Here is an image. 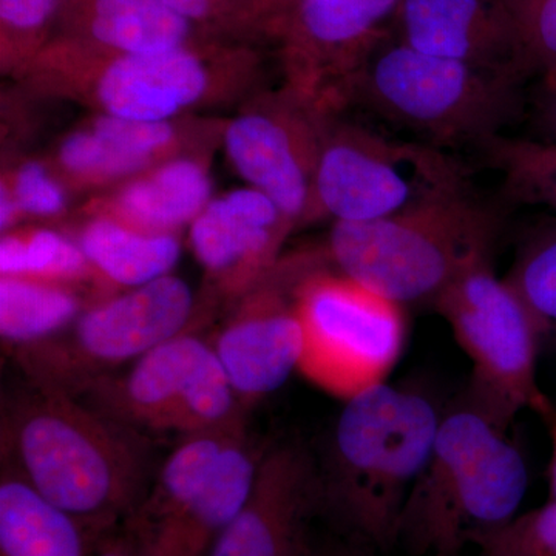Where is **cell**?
Listing matches in <instances>:
<instances>
[{
	"label": "cell",
	"instance_id": "35",
	"mask_svg": "<svg viewBox=\"0 0 556 556\" xmlns=\"http://www.w3.org/2000/svg\"><path fill=\"white\" fill-rule=\"evenodd\" d=\"M295 0H249L255 36L260 43L274 42Z\"/></svg>",
	"mask_w": 556,
	"mask_h": 556
},
{
	"label": "cell",
	"instance_id": "22",
	"mask_svg": "<svg viewBox=\"0 0 556 556\" xmlns=\"http://www.w3.org/2000/svg\"><path fill=\"white\" fill-rule=\"evenodd\" d=\"M75 239L113 292L169 276L181 257L178 236L146 232L105 215H83Z\"/></svg>",
	"mask_w": 556,
	"mask_h": 556
},
{
	"label": "cell",
	"instance_id": "27",
	"mask_svg": "<svg viewBox=\"0 0 556 556\" xmlns=\"http://www.w3.org/2000/svg\"><path fill=\"white\" fill-rule=\"evenodd\" d=\"M503 177L506 200L556 214V144L533 137H500L478 149Z\"/></svg>",
	"mask_w": 556,
	"mask_h": 556
},
{
	"label": "cell",
	"instance_id": "1",
	"mask_svg": "<svg viewBox=\"0 0 556 556\" xmlns=\"http://www.w3.org/2000/svg\"><path fill=\"white\" fill-rule=\"evenodd\" d=\"M2 470L109 536L149 489L148 437L79 399L24 379L2 397Z\"/></svg>",
	"mask_w": 556,
	"mask_h": 556
},
{
	"label": "cell",
	"instance_id": "30",
	"mask_svg": "<svg viewBox=\"0 0 556 556\" xmlns=\"http://www.w3.org/2000/svg\"><path fill=\"white\" fill-rule=\"evenodd\" d=\"M529 80L556 78V0H501Z\"/></svg>",
	"mask_w": 556,
	"mask_h": 556
},
{
	"label": "cell",
	"instance_id": "6",
	"mask_svg": "<svg viewBox=\"0 0 556 556\" xmlns=\"http://www.w3.org/2000/svg\"><path fill=\"white\" fill-rule=\"evenodd\" d=\"M527 80L430 56L393 38L369 60L354 102L439 149H479L527 115Z\"/></svg>",
	"mask_w": 556,
	"mask_h": 556
},
{
	"label": "cell",
	"instance_id": "8",
	"mask_svg": "<svg viewBox=\"0 0 556 556\" xmlns=\"http://www.w3.org/2000/svg\"><path fill=\"white\" fill-rule=\"evenodd\" d=\"M316 263L311 258L294 287L303 332L299 371L345 402L386 383L401 361L408 334L405 306Z\"/></svg>",
	"mask_w": 556,
	"mask_h": 556
},
{
	"label": "cell",
	"instance_id": "29",
	"mask_svg": "<svg viewBox=\"0 0 556 556\" xmlns=\"http://www.w3.org/2000/svg\"><path fill=\"white\" fill-rule=\"evenodd\" d=\"M65 0H0V72L20 79L49 46Z\"/></svg>",
	"mask_w": 556,
	"mask_h": 556
},
{
	"label": "cell",
	"instance_id": "26",
	"mask_svg": "<svg viewBox=\"0 0 556 556\" xmlns=\"http://www.w3.org/2000/svg\"><path fill=\"white\" fill-rule=\"evenodd\" d=\"M0 276L90 285L115 294L91 268L75 237L42 226H27L2 233Z\"/></svg>",
	"mask_w": 556,
	"mask_h": 556
},
{
	"label": "cell",
	"instance_id": "18",
	"mask_svg": "<svg viewBox=\"0 0 556 556\" xmlns=\"http://www.w3.org/2000/svg\"><path fill=\"white\" fill-rule=\"evenodd\" d=\"M212 199L211 153H192L164 161L91 195L80 214L105 215L146 232L178 236Z\"/></svg>",
	"mask_w": 556,
	"mask_h": 556
},
{
	"label": "cell",
	"instance_id": "25",
	"mask_svg": "<svg viewBox=\"0 0 556 556\" xmlns=\"http://www.w3.org/2000/svg\"><path fill=\"white\" fill-rule=\"evenodd\" d=\"M47 163L72 195H97L150 169L119 142L98 130L89 118L58 141Z\"/></svg>",
	"mask_w": 556,
	"mask_h": 556
},
{
	"label": "cell",
	"instance_id": "20",
	"mask_svg": "<svg viewBox=\"0 0 556 556\" xmlns=\"http://www.w3.org/2000/svg\"><path fill=\"white\" fill-rule=\"evenodd\" d=\"M244 430V420H240L232 426L182 437L123 525V535L139 554H149L177 525L206 484L223 450Z\"/></svg>",
	"mask_w": 556,
	"mask_h": 556
},
{
	"label": "cell",
	"instance_id": "33",
	"mask_svg": "<svg viewBox=\"0 0 556 556\" xmlns=\"http://www.w3.org/2000/svg\"><path fill=\"white\" fill-rule=\"evenodd\" d=\"M169 9L206 35L258 42L249 0H163Z\"/></svg>",
	"mask_w": 556,
	"mask_h": 556
},
{
	"label": "cell",
	"instance_id": "19",
	"mask_svg": "<svg viewBox=\"0 0 556 556\" xmlns=\"http://www.w3.org/2000/svg\"><path fill=\"white\" fill-rule=\"evenodd\" d=\"M208 36L163 0H65L51 40L129 54L177 49Z\"/></svg>",
	"mask_w": 556,
	"mask_h": 556
},
{
	"label": "cell",
	"instance_id": "10",
	"mask_svg": "<svg viewBox=\"0 0 556 556\" xmlns=\"http://www.w3.org/2000/svg\"><path fill=\"white\" fill-rule=\"evenodd\" d=\"M470 358L466 404L508 431L522 409L536 415L551 399L541 391L535 325L492 260L466 270L433 303Z\"/></svg>",
	"mask_w": 556,
	"mask_h": 556
},
{
	"label": "cell",
	"instance_id": "21",
	"mask_svg": "<svg viewBox=\"0 0 556 556\" xmlns=\"http://www.w3.org/2000/svg\"><path fill=\"white\" fill-rule=\"evenodd\" d=\"M263 453L237 434L219 455L211 477L166 536L144 556H207L223 530L247 504Z\"/></svg>",
	"mask_w": 556,
	"mask_h": 556
},
{
	"label": "cell",
	"instance_id": "24",
	"mask_svg": "<svg viewBox=\"0 0 556 556\" xmlns=\"http://www.w3.org/2000/svg\"><path fill=\"white\" fill-rule=\"evenodd\" d=\"M104 289L40 278L0 276L3 345L39 342L70 327L89 306L109 298Z\"/></svg>",
	"mask_w": 556,
	"mask_h": 556
},
{
	"label": "cell",
	"instance_id": "9",
	"mask_svg": "<svg viewBox=\"0 0 556 556\" xmlns=\"http://www.w3.org/2000/svg\"><path fill=\"white\" fill-rule=\"evenodd\" d=\"M467 186L466 167L445 150L338 116L321 141L309 223L375 222Z\"/></svg>",
	"mask_w": 556,
	"mask_h": 556
},
{
	"label": "cell",
	"instance_id": "7",
	"mask_svg": "<svg viewBox=\"0 0 556 556\" xmlns=\"http://www.w3.org/2000/svg\"><path fill=\"white\" fill-rule=\"evenodd\" d=\"M197 308L188 281L169 274L115 292L58 334L10 353L28 382L80 399L123 365L192 329Z\"/></svg>",
	"mask_w": 556,
	"mask_h": 556
},
{
	"label": "cell",
	"instance_id": "38",
	"mask_svg": "<svg viewBox=\"0 0 556 556\" xmlns=\"http://www.w3.org/2000/svg\"><path fill=\"white\" fill-rule=\"evenodd\" d=\"M91 556H141L126 536L104 538Z\"/></svg>",
	"mask_w": 556,
	"mask_h": 556
},
{
	"label": "cell",
	"instance_id": "4",
	"mask_svg": "<svg viewBox=\"0 0 556 556\" xmlns=\"http://www.w3.org/2000/svg\"><path fill=\"white\" fill-rule=\"evenodd\" d=\"M527 490L521 450L464 402L442 417L402 511L396 547L409 556L464 554L471 536L517 517Z\"/></svg>",
	"mask_w": 556,
	"mask_h": 556
},
{
	"label": "cell",
	"instance_id": "23",
	"mask_svg": "<svg viewBox=\"0 0 556 556\" xmlns=\"http://www.w3.org/2000/svg\"><path fill=\"white\" fill-rule=\"evenodd\" d=\"M102 540L16 475L2 470L0 556H91Z\"/></svg>",
	"mask_w": 556,
	"mask_h": 556
},
{
	"label": "cell",
	"instance_id": "37",
	"mask_svg": "<svg viewBox=\"0 0 556 556\" xmlns=\"http://www.w3.org/2000/svg\"><path fill=\"white\" fill-rule=\"evenodd\" d=\"M372 551H375V547L351 538L350 543L342 544V546L314 547L311 544L303 556H371Z\"/></svg>",
	"mask_w": 556,
	"mask_h": 556
},
{
	"label": "cell",
	"instance_id": "16",
	"mask_svg": "<svg viewBox=\"0 0 556 556\" xmlns=\"http://www.w3.org/2000/svg\"><path fill=\"white\" fill-rule=\"evenodd\" d=\"M294 229L273 200L244 186L208 201L189 243L214 294L233 305L276 268Z\"/></svg>",
	"mask_w": 556,
	"mask_h": 556
},
{
	"label": "cell",
	"instance_id": "32",
	"mask_svg": "<svg viewBox=\"0 0 556 556\" xmlns=\"http://www.w3.org/2000/svg\"><path fill=\"white\" fill-rule=\"evenodd\" d=\"M0 193L9 197L22 222L60 218L68 211L70 190L47 160H22L2 172Z\"/></svg>",
	"mask_w": 556,
	"mask_h": 556
},
{
	"label": "cell",
	"instance_id": "11",
	"mask_svg": "<svg viewBox=\"0 0 556 556\" xmlns=\"http://www.w3.org/2000/svg\"><path fill=\"white\" fill-rule=\"evenodd\" d=\"M79 401L142 434L188 437L232 426L247 412L214 346L193 328L100 380Z\"/></svg>",
	"mask_w": 556,
	"mask_h": 556
},
{
	"label": "cell",
	"instance_id": "3",
	"mask_svg": "<svg viewBox=\"0 0 556 556\" xmlns=\"http://www.w3.org/2000/svg\"><path fill=\"white\" fill-rule=\"evenodd\" d=\"M442 417L416 388L386 382L348 399L318 466L321 510L354 540L378 551L396 547L402 511Z\"/></svg>",
	"mask_w": 556,
	"mask_h": 556
},
{
	"label": "cell",
	"instance_id": "28",
	"mask_svg": "<svg viewBox=\"0 0 556 556\" xmlns=\"http://www.w3.org/2000/svg\"><path fill=\"white\" fill-rule=\"evenodd\" d=\"M530 232L504 280L532 318L541 346L556 343V214Z\"/></svg>",
	"mask_w": 556,
	"mask_h": 556
},
{
	"label": "cell",
	"instance_id": "12",
	"mask_svg": "<svg viewBox=\"0 0 556 556\" xmlns=\"http://www.w3.org/2000/svg\"><path fill=\"white\" fill-rule=\"evenodd\" d=\"M401 0H295L274 43L285 89L311 112L338 118L362 72L391 38Z\"/></svg>",
	"mask_w": 556,
	"mask_h": 556
},
{
	"label": "cell",
	"instance_id": "15",
	"mask_svg": "<svg viewBox=\"0 0 556 556\" xmlns=\"http://www.w3.org/2000/svg\"><path fill=\"white\" fill-rule=\"evenodd\" d=\"M321 510L316 457L303 445L263 453L247 504L223 530L207 556H303L311 519Z\"/></svg>",
	"mask_w": 556,
	"mask_h": 556
},
{
	"label": "cell",
	"instance_id": "39",
	"mask_svg": "<svg viewBox=\"0 0 556 556\" xmlns=\"http://www.w3.org/2000/svg\"><path fill=\"white\" fill-rule=\"evenodd\" d=\"M456 556H466V555H464V554H460V555H456Z\"/></svg>",
	"mask_w": 556,
	"mask_h": 556
},
{
	"label": "cell",
	"instance_id": "36",
	"mask_svg": "<svg viewBox=\"0 0 556 556\" xmlns=\"http://www.w3.org/2000/svg\"><path fill=\"white\" fill-rule=\"evenodd\" d=\"M538 416L546 424L548 437H551L552 455L551 466H548V486H551V500L556 501V407L548 402L543 412Z\"/></svg>",
	"mask_w": 556,
	"mask_h": 556
},
{
	"label": "cell",
	"instance_id": "17",
	"mask_svg": "<svg viewBox=\"0 0 556 556\" xmlns=\"http://www.w3.org/2000/svg\"><path fill=\"white\" fill-rule=\"evenodd\" d=\"M391 38L419 53L500 70L529 83L501 0H401Z\"/></svg>",
	"mask_w": 556,
	"mask_h": 556
},
{
	"label": "cell",
	"instance_id": "34",
	"mask_svg": "<svg viewBox=\"0 0 556 556\" xmlns=\"http://www.w3.org/2000/svg\"><path fill=\"white\" fill-rule=\"evenodd\" d=\"M533 100H529L527 113L532 115L533 138L556 144V78L536 83Z\"/></svg>",
	"mask_w": 556,
	"mask_h": 556
},
{
	"label": "cell",
	"instance_id": "2",
	"mask_svg": "<svg viewBox=\"0 0 556 556\" xmlns=\"http://www.w3.org/2000/svg\"><path fill=\"white\" fill-rule=\"evenodd\" d=\"M258 43L203 38L153 53H102L51 40L17 83L36 98L75 102L90 113L172 121L237 109L265 89Z\"/></svg>",
	"mask_w": 556,
	"mask_h": 556
},
{
	"label": "cell",
	"instance_id": "31",
	"mask_svg": "<svg viewBox=\"0 0 556 556\" xmlns=\"http://www.w3.org/2000/svg\"><path fill=\"white\" fill-rule=\"evenodd\" d=\"M478 556H556V501L470 538Z\"/></svg>",
	"mask_w": 556,
	"mask_h": 556
},
{
	"label": "cell",
	"instance_id": "14",
	"mask_svg": "<svg viewBox=\"0 0 556 556\" xmlns=\"http://www.w3.org/2000/svg\"><path fill=\"white\" fill-rule=\"evenodd\" d=\"M306 266L305 255L278 262L265 280L233 303L212 342L244 409L280 390L299 371L303 332L294 287Z\"/></svg>",
	"mask_w": 556,
	"mask_h": 556
},
{
	"label": "cell",
	"instance_id": "13",
	"mask_svg": "<svg viewBox=\"0 0 556 556\" xmlns=\"http://www.w3.org/2000/svg\"><path fill=\"white\" fill-rule=\"evenodd\" d=\"M328 121L283 86L265 87L226 118L222 148L230 167L273 200L295 229L309 223Z\"/></svg>",
	"mask_w": 556,
	"mask_h": 556
},
{
	"label": "cell",
	"instance_id": "5",
	"mask_svg": "<svg viewBox=\"0 0 556 556\" xmlns=\"http://www.w3.org/2000/svg\"><path fill=\"white\" fill-rule=\"evenodd\" d=\"M501 225L500 211L467 186L391 217L332 223L325 255L401 305H433L457 277L492 260Z\"/></svg>",
	"mask_w": 556,
	"mask_h": 556
}]
</instances>
